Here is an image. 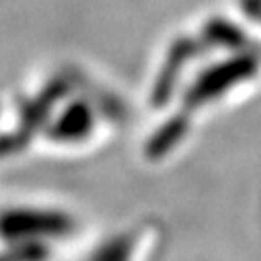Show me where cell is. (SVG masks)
<instances>
[{
  "label": "cell",
  "instance_id": "cell-1",
  "mask_svg": "<svg viewBox=\"0 0 261 261\" xmlns=\"http://www.w3.org/2000/svg\"><path fill=\"white\" fill-rule=\"evenodd\" d=\"M76 220L64 210L15 206L3 214V241H39L60 249L76 232Z\"/></svg>",
  "mask_w": 261,
  "mask_h": 261
},
{
  "label": "cell",
  "instance_id": "cell-2",
  "mask_svg": "<svg viewBox=\"0 0 261 261\" xmlns=\"http://www.w3.org/2000/svg\"><path fill=\"white\" fill-rule=\"evenodd\" d=\"M161 241L163 230L156 224H136L97 243L83 261H156Z\"/></svg>",
  "mask_w": 261,
  "mask_h": 261
},
{
  "label": "cell",
  "instance_id": "cell-3",
  "mask_svg": "<svg viewBox=\"0 0 261 261\" xmlns=\"http://www.w3.org/2000/svg\"><path fill=\"white\" fill-rule=\"evenodd\" d=\"M257 70H259V60L251 54H239L234 58H228L198 76V81L185 93V105L202 107L212 99L224 95L239 83L253 79Z\"/></svg>",
  "mask_w": 261,
  "mask_h": 261
},
{
  "label": "cell",
  "instance_id": "cell-4",
  "mask_svg": "<svg viewBox=\"0 0 261 261\" xmlns=\"http://www.w3.org/2000/svg\"><path fill=\"white\" fill-rule=\"evenodd\" d=\"M95 117L85 101H72L49 125V138L56 142H81L93 129Z\"/></svg>",
  "mask_w": 261,
  "mask_h": 261
},
{
  "label": "cell",
  "instance_id": "cell-5",
  "mask_svg": "<svg viewBox=\"0 0 261 261\" xmlns=\"http://www.w3.org/2000/svg\"><path fill=\"white\" fill-rule=\"evenodd\" d=\"M191 54V43L187 39H179L171 49H169V58L163 66V72L161 76L156 79V87H154V93H152V99H154V105H163L167 103L173 87H175V81H177V72L179 68L183 66V62L189 58Z\"/></svg>",
  "mask_w": 261,
  "mask_h": 261
},
{
  "label": "cell",
  "instance_id": "cell-6",
  "mask_svg": "<svg viewBox=\"0 0 261 261\" xmlns=\"http://www.w3.org/2000/svg\"><path fill=\"white\" fill-rule=\"evenodd\" d=\"M185 127H187V119L183 115H175L173 119H169L167 123H163L156 132L150 136V140L144 146V154L150 161H159L165 154H169L185 136Z\"/></svg>",
  "mask_w": 261,
  "mask_h": 261
},
{
  "label": "cell",
  "instance_id": "cell-7",
  "mask_svg": "<svg viewBox=\"0 0 261 261\" xmlns=\"http://www.w3.org/2000/svg\"><path fill=\"white\" fill-rule=\"evenodd\" d=\"M62 93H64V85L62 83H54V85H49V89L47 91H43L41 93V97H37L31 105H29V109L25 111V123H23V127H21V134L19 136H29L27 132H31L33 127H37L45 117V113H47V109H51V105L62 97Z\"/></svg>",
  "mask_w": 261,
  "mask_h": 261
},
{
  "label": "cell",
  "instance_id": "cell-8",
  "mask_svg": "<svg viewBox=\"0 0 261 261\" xmlns=\"http://www.w3.org/2000/svg\"><path fill=\"white\" fill-rule=\"evenodd\" d=\"M208 39H212L214 43H220V45H230V47H241L245 43V37L243 33L230 25V23H224V21H212L208 25Z\"/></svg>",
  "mask_w": 261,
  "mask_h": 261
}]
</instances>
